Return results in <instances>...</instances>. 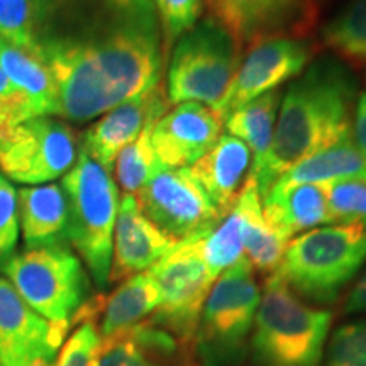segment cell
<instances>
[{"mask_svg": "<svg viewBox=\"0 0 366 366\" xmlns=\"http://www.w3.org/2000/svg\"><path fill=\"white\" fill-rule=\"evenodd\" d=\"M251 163L253 157L248 146L237 137L226 134L189 167V172L224 217L234 207L237 195L248 180Z\"/></svg>", "mask_w": 366, "mask_h": 366, "instance_id": "d6986e66", "label": "cell"}, {"mask_svg": "<svg viewBox=\"0 0 366 366\" xmlns=\"http://www.w3.org/2000/svg\"><path fill=\"white\" fill-rule=\"evenodd\" d=\"M205 234L175 242L162 259L146 269L162 294V304L148 320L194 346L204 304L216 282L202 256Z\"/></svg>", "mask_w": 366, "mask_h": 366, "instance_id": "9c48e42d", "label": "cell"}, {"mask_svg": "<svg viewBox=\"0 0 366 366\" xmlns=\"http://www.w3.org/2000/svg\"><path fill=\"white\" fill-rule=\"evenodd\" d=\"M95 366H200L195 346L148 319L102 337Z\"/></svg>", "mask_w": 366, "mask_h": 366, "instance_id": "ac0fdd59", "label": "cell"}, {"mask_svg": "<svg viewBox=\"0 0 366 366\" xmlns=\"http://www.w3.org/2000/svg\"><path fill=\"white\" fill-rule=\"evenodd\" d=\"M19 234L17 190L11 180L0 173V268L14 256Z\"/></svg>", "mask_w": 366, "mask_h": 366, "instance_id": "836d02e7", "label": "cell"}, {"mask_svg": "<svg viewBox=\"0 0 366 366\" xmlns=\"http://www.w3.org/2000/svg\"><path fill=\"white\" fill-rule=\"evenodd\" d=\"M356 81L332 59H319L287 89L278 109L272 144L251 167L259 199L297 163L353 137Z\"/></svg>", "mask_w": 366, "mask_h": 366, "instance_id": "7a4b0ae2", "label": "cell"}, {"mask_svg": "<svg viewBox=\"0 0 366 366\" xmlns=\"http://www.w3.org/2000/svg\"><path fill=\"white\" fill-rule=\"evenodd\" d=\"M322 39L334 53L355 63H366V0H353L322 29Z\"/></svg>", "mask_w": 366, "mask_h": 366, "instance_id": "4316f807", "label": "cell"}, {"mask_svg": "<svg viewBox=\"0 0 366 366\" xmlns=\"http://www.w3.org/2000/svg\"><path fill=\"white\" fill-rule=\"evenodd\" d=\"M76 132L54 117H34L0 143V173L21 185H44L66 175L79 158Z\"/></svg>", "mask_w": 366, "mask_h": 366, "instance_id": "30bf717a", "label": "cell"}, {"mask_svg": "<svg viewBox=\"0 0 366 366\" xmlns=\"http://www.w3.org/2000/svg\"><path fill=\"white\" fill-rule=\"evenodd\" d=\"M162 304V294L148 272L132 274L105 299L100 337H109L143 322Z\"/></svg>", "mask_w": 366, "mask_h": 366, "instance_id": "cb8c5ba5", "label": "cell"}, {"mask_svg": "<svg viewBox=\"0 0 366 366\" xmlns=\"http://www.w3.org/2000/svg\"><path fill=\"white\" fill-rule=\"evenodd\" d=\"M100 341L102 337L94 320L81 322L61 346L51 366H95Z\"/></svg>", "mask_w": 366, "mask_h": 366, "instance_id": "d6a6232c", "label": "cell"}, {"mask_svg": "<svg viewBox=\"0 0 366 366\" xmlns=\"http://www.w3.org/2000/svg\"><path fill=\"white\" fill-rule=\"evenodd\" d=\"M310 58L312 48L302 38L277 36L251 44L249 53L241 59L226 95L212 109L214 114L224 124L227 116L242 105L268 92L278 90L282 84L300 75Z\"/></svg>", "mask_w": 366, "mask_h": 366, "instance_id": "7c38bea8", "label": "cell"}, {"mask_svg": "<svg viewBox=\"0 0 366 366\" xmlns=\"http://www.w3.org/2000/svg\"><path fill=\"white\" fill-rule=\"evenodd\" d=\"M70 327L36 314L0 277V366H51Z\"/></svg>", "mask_w": 366, "mask_h": 366, "instance_id": "4fadbf2b", "label": "cell"}, {"mask_svg": "<svg viewBox=\"0 0 366 366\" xmlns=\"http://www.w3.org/2000/svg\"><path fill=\"white\" fill-rule=\"evenodd\" d=\"M29 119L31 112L24 97L14 89L0 68V143L9 139L16 127Z\"/></svg>", "mask_w": 366, "mask_h": 366, "instance_id": "d590c367", "label": "cell"}, {"mask_svg": "<svg viewBox=\"0 0 366 366\" xmlns=\"http://www.w3.org/2000/svg\"><path fill=\"white\" fill-rule=\"evenodd\" d=\"M366 264V226L331 224L288 242L274 269L295 295L331 304Z\"/></svg>", "mask_w": 366, "mask_h": 366, "instance_id": "277c9868", "label": "cell"}, {"mask_svg": "<svg viewBox=\"0 0 366 366\" xmlns=\"http://www.w3.org/2000/svg\"><path fill=\"white\" fill-rule=\"evenodd\" d=\"M0 39L27 49L29 0H0Z\"/></svg>", "mask_w": 366, "mask_h": 366, "instance_id": "e575fe53", "label": "cell"}, {"mask_svg": "<svg viewBox=\"0 0 366 366\" xmlns=\"http://www.w3.org/2000/svg\"><path fill=\"white\" fill-rule=\"evenodd\" d=\"M205 2H207V6H209V9H210V12L214 14V11H216V4H217V0H205Z\"/></svg>", "mask_w": 366, "mask_h": 366, "instance_id": "f35d334b", "label": "cell"}, {"mask_svg": "<svg viewBox=\"0 0 366 366\" xmlns=\"http://www.w3.org/2000/svg\"><path fill=\"white\" fill-rule=\"evenodd\" d=\"M345 312L350 315L366 314V272L361 274L360 280L351 288L345 304Z\"/></svg>", "mask_w": 366, "mask_h": 366, "instance_id": "74e56055", "label": "cell"}, {"mask_svg": "<svg viewBox=\"0 0 366 366\" xmlns=\"http://www.w3.org/2000/svg\"><path fill=\"white\" fill-rule=\"evenodd\" d=\"M163 34L164 56L178 39L189 33L204 12V0H153Z\"/></svg>", "mask_w": 366, "mask_h": 366, "instance_id": "4dcf8cb0", "label": "cell"}, {"mask_svg": "<svg viewBox=\"0 0 366 366\" xmlns=\"http://www.w3.org/2000/svg\"><path fill=\"white\" fill-rule=\"evenodd\" d=\"M283 94L280 90L268 92L262 97L251 100L227 116L224 126L229 136H234L248 146L253 157V164L262 162L272 144L274 124Z\"/></svg>", "mask_w": 366, "mask_h": 366, "instance_id": "484cf974", "label": "cell"}, {"mask_svg": "<svg viewBox=\"0 0 366 366\" xmlns=\"http://www.w3.org/2000/svg\"><path fill=\"white\" fill-rule=\"evenodd\" d=\"M2 273L22 300L51 322H70L90 299V280L70 244L22 249Z\"/></svg>", "mask_w": 366, "mask_h": 366, "instance_id": "ba28073f", "label": "cell"}, {"mask_svg": "<svg viewBox=\"0 0 366 366\" xmlns=\"http://www.w3.org/2000/svg\"><path fill=\"white\" fill-rule=\"evenodd\" d=\"M158 119L159 117L149 119L139 136L127 144L116 158V163H114L116 180L117 185L124 190V194L136 195L159 164L157 154H154L153 143H151V132H153V126Z\"/></svg>", "mask_w": 366, "mask_h": 366, "instance_id": "83f0119b", "label": "cell"}, {"mask_svg": "<svg viewBox=\"0 0 366 366\" xmlns=\"http://www.w3.org/2000/svg\"><path fill=\"white\" fill-rule=\"evenodd\" d=\"M331 322V312L310 307L272 273L251 332L254 366H320Z\"/></svg>", "mask_w": 366, "mask_h": 366, "instance_id": "3957f363", "label": "cell"}, {"mask_svg": "<svg viewBox=\"0 0 366 366\" xmlns=\"http://www.w3.org/2000/svg\"><path fill=\"white\" fill-rule=\"evenodd\" d=\"M56 86L58 116L89 122L159 84L153 0H29L27 49Z\"/></svg>", "mask_w": 366, "mask_h": 366, "instance_id": "6da1fadb", "label": "cell"}, {"mask_svg": "<svg viewBox=\"0 0 366 366\" xmlns=\"http://www.w3.org/2000/svg\"><path fill=\"white\" fill-rule=\"evenodd\" d=\"M168 105L170 100L167 92L162 84H158L146 94L105 112L84 132L80 149L111 172L119 153L139 136L149 119L162 117L168 111Z\"/></svg>", "mask_w": 366, "mask_h": 366, "instance_id": "2e32d148", "label": "cell"}, {"mask_svg": "<svg viewBox=\"0 0 366 366\" xmlns=\"http://www.w3.org/2000/svg\"><path fill=\"white\" fill-rule=\"evenodd\" d=\"M17 212L26 249L70 244L68 204L61 185L21 187L17 190Z\"/></svg>", "mask_w": 366, "mask_h": 366, "instance_id": "ffe728a7", "label": "cell"}, {"mask_svg": "<svg viewBox=\"0 0 366 366\" xmlns=\"http://www.w3.org/2000/svg\"><path fill=\"white\" fill-rule=\"evenodd\" d=\"M331 224L366 226V182L334 180L322 183Z\"/></svg>", "mask_w": 366, "mask_h": 366, "instance_id": "f546056e", "label": "cell"}, {"mask_svg": "<svg viewBox=\"0 0 366 366\" xmlns=\"http://www.w3.org/2000/svg\"><path fill=\"white\" fill-rule=\"evenodd\" d=\"M242 229L239 212L232 207L227 216L209 231L202 239V256L210 277L217 280L221 274L242 258Z\"/></svg>", "mask_w": 366, "mask_h": 366, "instance_id": "f1b7e54d", "label": "cell"}, {"mask_svg": "<svg viewBox=\"0 0 366 366\" xmlns=\"http://www.w3.org/2000/svg\"><path fill=\"white\" fill-rule=\"evenodd\" d=\"M353 141L356 148L366 157V90L361 92L355 105Z\"/></svg>", "mask_w": 366, "mask_h": 366, "instance_id": "8d00e7d4", "label": "cell"}, {"mask_svg": "<svg viewBox=\"0 0 366 366\" xmlns=\"http://www.w3.org/2000/svg\"><path fill=\"white\" fill-rule=\"evenodd\" d=\"M351 178L366 182V157L356 148L353 137L297 163L287 173H283L273 185L288 187L299 185V183H327L334 180H351Z\"/></svg>", "mask_w": 366, "mask_h": 366, "instance_id": "d4e9b609", "label": "cell"}, {"mask_svg": "<svg viewBox=\"0 0 366 366\" xmlns=\"http://www.w3.org/2000/svg\"><path fill=\"white\" fill-rule=\"evenodd\" d=\"M216 19L241 48L277 36L302 38L315 21L314 0H217Z\"/></svg>", "mask_w": 366, "mask_h": 366, "instance_id": "5bb4252c", "label": "cell"}, {"mask_svg": "<svg viewBox=\"0 0 366 366\" xmlns=\"http://www.w3.org/2000/svg\"><path fill=\"white\" fill-rule=\"evenodd\" d=\"M322 360V366H366V319L337 327Z\"/></svg>", "mask_w": 366, "mask_h": 366, "instance_id": "1f68e13d", "label": "cell"}, {"mask_svg": "<svg viewBox=\"0 0 366 366\" xmlns=\"http://www.w3.org/2000/svg\"><path fill=\"white\" fill-rule=\"evenodd\" d=\"M234 209L239 212L242 229V246L248 262L259 273L272 274L280 264L288 242L280 232L274 231L263 216L262 199L251 177L244 182L237 195Z\"/></svg>", "mask_w": 366, "mask_h": 366, "instance_id": "7402d4cb", "label": "cell"}, {"mask_svg": "<svg viewBox=\"0 0 366 366\" xmlns=\"http://www.w3.org/2000/svg\"><path fill=\"white\" fill-rule=\"evenodd\" d=\"M59 185L68 204V242L85 263L95 285L104 290L111 274L114 227L121 200L116 182L111 172L80 149Z\"/></svg>", "mask_w": 366, "mask_h": 366, "instance_id": "5b68a950", "label": "cell"}, {"mask_svg": "<svg viewBox=\"0 0 366 366\" xmlns=\"http://www.w3.org/2000/svg\"><path fill=\"white\" fill-rule=\"evenodd\" d=\"M222 121L207 105L177 104L154 122L151 132L158 162L170 168H189L214 148Z\"/></svg>", "mask_w": 366, "mask_h": 366, "instance_id": "9a60e30c", "label": "cell"}, {"mask_svg": "<svg viewBox=\"0 0 366 366\" xmlns=\"http://www.w3.org/2000/svg\"><path fill=\"white\" fill-rule=\"evenodd\" d=\"M263 216L287 241L320 224H331L322 183L273 185L262 199Z\"/></svg>", "mask_w": 366, "mask_h": 366, "instance_id": "44dd1931", "label": "cell"}, {"mask_svg": "<svg viewBox=\"0 0 366 366\" xmlns=\"http://www.w3.org/2000/svg\"><path fill=\"white\" fill-rule=\"evenodd\" d=\"M136 200L144 216L175 242L205 234L222 221L189 168L159 163Z\"/></svg>", "mask_w": 366, "mask_h": 366, "instance_id": "8fae6325", "label": "cell"}, {"mask_svg": "<svg viewBox=\"0 0 366 366\" xmlns=\"http://www.w3.org/2000/svg\"><path fill=\"white\" fill-rule=\"evenodd\" d=\"M175 246L137 205L136 195L124 194L119 200L114 227L112 263L109 283H121L132 274L143 273Z\"/></svg>", "mask_w": 366, "mask_h": 366, "instance_id": "e0dca14e", "label": "cell"}, {"mask_svg": "<svg viewBox=\"0 0 366 366\" xmlns=\"http://www.w3.org/2000/svg\"><path fill=\"white\" fill-rule=\"evenodd\" d=\"M262 290L246 258L214 282L195 332L200 366H241L249 351L251 332Z\"/></svg>", "mask_w": 366, "mask_h": 366, "instance_id": "8992f818", "label": "cell"}, {"mask_svg": "<svg viewBox=\"0 0 366 366\" xmlns=\"http://www.w3.org/2000/svg\"><path fill=\"white\" fill-rule=\"evenodd\" d=\"M168 66L170 104L221 102L242 59V48L214 16L204 17L173 46Z\"/></svg>", "mask_w": 366, "mask_h": 366, "instance_id": "52a82bcc", "label": "cell"}, {"mask_svg": "<svg viewBox=\"0 0 366 366\" xmlns=\"http://www.w3.org/2000/svg\"><path fill=\"white\" fill-rule=\"evenodd\" d=\"M0 68L14 89L24 97L31 119L58 116L56 86L38 58L0 39Z\"/></svg>", "mask_w": 366, "mask_h": 366, "instance_id": "603a6c76", "label": "cell"}]
</instances>
